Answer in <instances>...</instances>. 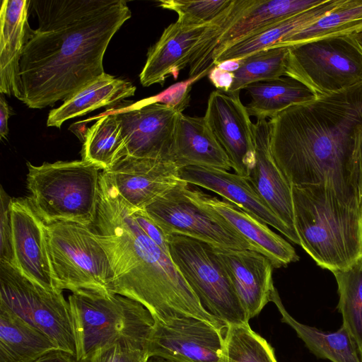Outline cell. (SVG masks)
Instances as JSON below:
<instances>
[{
    "label": "cell",
    "instance_id": "cell-22",
    "mask_svg": "<svg viewBox=\"0 0 362 362\" xmlns=\"http://www.w3.org/2000/svg\"><path fill=\"white\" fill-rule=\"evenodd\" d=\"M30 0H2L0 11V92L20 96L19 64L32 30Z\"/></svg>",
    "mask_w": 362,
    "mask_h": 362
},
{
    "label": "cell",
    "instance_id": "cell-16",
    "mask_svg": "<svg viewBox=\"0 0 362 362\" xmlns=\"http://www.w3.org/2000/svg\"><path fill=\"white\" fill-rule=\"evenodd\" d=\"M179 170L171 161L124 156L103 171L130 205L144 209L177 185Z\"/></svg>",
    "mask_w": 362,
    "mask_h": 362
},
{
    "label": "cell",
    "instance_id": "cell-1",
    "mask_svg": "<svg viewBox=\"0 0 362 362\" xmlns=\"http://www.w3.org/2000/svg\"><path fill=\"white\" fill-rule=\"evenodd\" d=\"M37 20L19 64L18 100L42 109L105 73L107 46L132 13L123 0H30Z\"/></svg>",
    "mask_w": 362,
    "mask_h": 362
},
{
    "label": "cell",
    "instance_id": "cell-41",
    "mask_svg": "<svg viewBox=\"0 0 362 362\" xmlns=\"http://www.w3.org/2000/svg\"><path fill=\"white\" fill-rule=\"evenodd\" d=\"M11 114V110L7 103L3 93L0 96V137L6 139L8 133V120Z\"/></svg>",
    "mask_w": 362,
    "mask_h": 362
},
{
    "label": "cell",
    "instance_id": "cell-35",
    "mask_svg": "<svg viewBox=\"0 0 362 362\" xmlns=\"http://www.w3.org/2000/svg\"><path fill=\"white\" fill-rule=\"evenodd\" d=\"M12 199L1 186L0 189V261L14 265L10 206Z\"/></svg>",
    "mask_w": 362,
    "mask_h": 362
},
{
    "label": "cell",
    "instance_id": "cell-24",
    "mask_svg": "<svg viewBox=\"0 0 362 362\" xmlns=\"http://www.w3.org/2000/svg\"><path fill=\"white\" fill-rule=\"evenodd\" d=\"M55 350L47 335L0 303V362H35Z\"/></svg>",
    "mask_w": 362,
    "mask_h": 362
},
{
    "label": "cell",
    "instance_id": "cell-43",
    "mask_svg": "<svg viewBox=\"0 0 362 362\" xmlns=\"http://www.w3.org/2000/svg\"><path fill=\"white\" fill-rule=\"evenodd\" d=\"M244 61L242 59H230L216 64L215 66L218 68L231 73H234L239 69Z\"/></svg>",
    "mask_w": 362,
    "mask_h": 362
},
{
    "label": "cell",
    "instance_id": "cell-29",
    "mask_svg": "<svg viewBox=\"0 0 362 362\" xmlns=\"http://www.w3.org/2000/svg\"><path fill=\"white\" fill-rule=\"evenodd\" d=\"M360 31L362 0H337L334 7L315 22L271 47H290L327 37L351 35Z\"/></svg>",
    "mask_w": 362,
    "mask_h": 362
},
{
    "label": "cell",
    "instance_id": "cell-36",
    "mask_svg": "<svg viewBox=\"0 0 362 362\" xmlns=\"http://www.w3.org/2000/svg\"><path fill=\"white\" fill-rule=\"evenodd\" d=\"M146 349L115 344L96 351L88 362H148Z\"/></svg>",
    "mask_w": 362,
    "mask_h": 362
},
{
    "label": "cell",
    "instance_id": "cell-19",
    "mask_svg": "<svg viewBox=\"0 0 362 362\" xmlns=\"http://www.w3.org/2000/svg\"><path fill=\"white\" fill-rule=\"evenodd\" d=\"M254 131L255 161L247 178L271 210L297 233L291 185L276 165L270 149L269 121L257 119Z\"/></svg>",
    "mask_w": 362,
    "mask_h": 362
},
{
    "label": "cell",
    "instance_id": "cell-11",
    "mask_svg": "<svg viewBox=\"0 0 362 362\" xmlns=\"http://www.w3.org/2000/svg\"><path fill=\"white\" fill-rule=\"evenodd\" d=\"M189 186L180 180L144 210L168 236L182 235L214 246L255 251L220 216L197 201L190 194Z\"/></svg>",
    "mask_w": 362,
    "mask_h": 362
},
{
    "label": "cell",
    "instance_id": "cell-31",
    "mask_svg": "<svg viewBox=\"0 0 362 362\" xmlns=\"http://www.w3.org/2000/svg\"><path fill=\"white\" fill-rule=\"evenodd\" d=\"M338 286V310L343 325L362 350V258L346 269L333 272Z\"/></svg>",
    "mask_w": 362,
    "mask_h": 362
},
{
    "label": "cell",
    "instance_id": "cell-32",
    "mask_svg": "<svg viewBox=\"0 0 362 362\" xmlns=\"http://www.w3.org/2000/svg\"><path fill=\"white\" fill-rule=\"evenodd\" d=\"M218 362H277L273 348L248 324L228 325Z\"/></svg>",
    "mask_w": 362,
    "mask_h": 362
},
{
    "label": "cell",
    "instance_id": "cell-39",
    "mask_svg": "<svg viewBox=\"0 0 362 362\" xmlns=\"http://www.w3.org/2000/svg\"><path fill=\"white\" fill-rule=\"evenodd\" d=\"M352 159L356 178L358 205L362 217V126L355 135Z\"/></svg>",
    "mask_w": 362,
    "mask_h": 362
},
{
    "label": "cell",
    "instance_id": "cell-9",
    "mask_svg": "<svg viewBox=\"0 0 362 362\" xmlns=\"http://www.w3.org/2000/svg\"><path fill=\"white\" fill-rule=\"evenodd\" d=\"M286 76L315 96L338 91L362 82V51L351 35L290 46Z\"/></svg>",
    "mask_w": 362,
    "mask_h": 362
},
{
    "label": "cell",
    "instance_id": "cell-13",
    "mask_svg": "<svg viewBox=\"0 0 362 362\" xmlns=\"http://www.w3.org/2000/svg\"><path fill=\"white\" fill-rule=\"evenodd\" d=\"M121 129L124 156L172 162L180 112L159 103H146L112 112Z\"/></svg>",
    "mask_w": 362,
    "mask_h": 362
},
{
    "label": "cell",
    "instance_id": "cell-2",
    "mask_svg": "<svg viewBox=\"0 0 362 362\" xmlns=\"http://www.w3.org/2000/svg\"><path fill=\"white\" fill-rule=\"evenodd\" d=\"M269 122L271 152L290 185L325 186L361 214L352 158L362 82L292 105Z\"/></svg>",
    "mask_w": 362,
    "mask_h": 362
},
{
    "label": "cell",
    "instance_id": "cell-12",
    "mask_svg": "<svg viewBox=\"0 0 362 362\" xmlns=\"http://www.w3.org/2000/svg\"><path fill=\"white\" fill-rule=\"evenodd\" d=\"M227 328L192 317L156 321L147 352L184 362H218Z\"/></svg>",
    "mask_w": 362,
    "mask_h": 362
},
{
    "label": "cell",
    "instance_id": "cell-45",
    "mask_svg": "<svg viewBox=\"0 0 362 362\" xmlns=\"http://www.w3.org/2000/svg\"><path fill=\"white\" fill-rule=\"evenodd\" d=\"M354 40L356 42L358 47L362 51V31L354 33L351 35Z\"/></svg>",
    "mask_w": 362,
    "mask_h": 362
},
{
    "label": "cell",
    "instance_id": "cell-40",
    "mask_svg": "<svg viewBox=\"0 0 362 362\" xmlns=\"http://www.w3.org/2000/svg\"><path fill=\"white\" fill-rule=\"evenodd\" d=\"M209 79L217 90L228 92L234 81V74L214 66L209 72Z\"/></svg>",
    "mask_w": 362,
    "mask_h": 362
},
{
    "label": "cell",
    "instance_id": "cell-26",
    "mask_svg": "<svg viewBox=\"0 0 362 362\" xmlns=\"http://www.w3.org/2000/svg\"><path fill=\"white\" fill-rule=\"evenodd\" d=\"M336 2L337 0H323L321 4L281 20L237 42L214 59V66L225 60L245 58L274 46L285 37L315 22L331 10Z\"/></svg>",
    "mask_w": 362,
    "mask_h": 362
},
{
    "label": "cell",
    "instance_id": "cell-14",
    "mask_svg": "<svg viewBox=\"0 0 362 362\" xmlns=\"http://www.w3.org/2000/svg\"><path fill=\"white\" fill-rule=\"evenodd\" d=\"M204 117L235 173L247 177L255 161V131L240 92H211Z\"/></svg>",
    "mask_w": 362,
    "mask_h": 362
},
{
    "label": "cell",
    "instance_id": "cell-30",
    "mask_svg": "<svg viewBox=\"0 0 362 362\" xmlns=\"http://www.w3.org/2000/svg\"><path fill=\"white\" fill-rule=\"evenodd\" d=\"M82 159L102 170L109 169L124 156V145L119 123L112 112L101 116L84 136Z\"/></svg>",
    "mask_w": 362,
    "mask_h": 362
},
{
    "label": "cell",
    "instance_id": "cell-37",
    "mask_svg": "<svg viewBox=\"0 0 362 362\" xmlns=\"http://www.w3.org/2000/svg\"><path fill=\"white\" fill-rule=\"evenodd\" d=\"M201 76L189 78L171 86L163 93L149 99L148 103H159L168 105L180 112H182L189 105L192 85Z\"/></svg>",
    "mask_w": 362,
    "mask_h": 362
},
{
    "label": "cell",
    "instance_id": "cell-23",
    "mask_svg": "<svg viewBox=\"0 0 362 362\" xmlns=\"http://www.w3.org/2000/svg\"><path fill=\"white\" fill-rule=\"evenodd\" d=\"M172 162L179 168L201 166L229 171L232 167L226 152L204 117L180 112L172 150Z\"/></svg>",
    "mask_w": 362,
    "mask_h": 362
},
{
    "label": "cell",
    "instance_id": "cell-20",
    "mask_svg": "<svg viewBox=\"0 0 362 362\" xmlns=\"http://www.w3.org/2000/svg\"><path fill=\"white\" fill-rule=\"evenodd\" d=\"M213 23L187 26L177 20L165 28L157 42L148 49L139 75L141 85L148 87L163 84L170 76L176 79L180 71L189 65L206 30Z\"/></svg>",
    "mask_w": 362,
    "mask_h": 362
},
{
    "label": "cell",
    "instance_id": "cell-42",
    "mask_svg": "<svg viewBox=\"0 0 362 362\" xmlns=\"http://www.w3.org/2000/svg\"><path fill=\"white\" fill-rule=\"evenodd\" d=\"M35 362H77L75 357L62 350L53 351Z\"/></svg>",
    "mask_w": 362,
    "mask_h": 362
},
{
    "label": "cell",
    "instance_id": "cell-33",
    "mask_svg": "<svg viewBox=\"0 0 362 362\" xmlns=\"http://www.w3.org/2000/svg\"><path fill=\"white\" fill-rule=\"evenodd\" d=\"M288 47H271L245 58L234 72V81L228 92H240L248 85L286 76Z\"/></svg>",
    "mask_w": 362,
    "mask_h": 362
},
{
    "label": "cell",
    "instance_id": "cell-5",
    "mask_svg": "<svg viewBox=\"0 0 362 362\" xmlns=\"http://www.w3.org/2000/svg\"><path fill=\"white\" fill-rule=\"evenodd\" d=\"M77 362L115 344L146 349L155 319L139 302L114 293H72L69 296Z\"/></svg>",
    "mask_w": 362,
    "mask_h": 362
},
{
    "label": "cell",
    "instance_id": "cell-25",
    "mask_svg": "<svg viewBox=\"0 0 362 362\" xmlns=\"http://www.w3.org/2000/svg\"><path fill=\"white\" fill-rule=\"evenodd\" d=\"M135 91L136 87L132 83L104 73L64 101L59 107L50 110L47 126L60 128L68 119L115 104L133 96Z\"/></svg>",
    "mask_w": 362,
    "mask_h": 362
},
{
    "label": "cell",
    "instance_id": "cell-34",
    "mask_svg": "<svg viewBox=\"0 0 362 362\" xmlns=\"http://www.w3.org/2000/svg\"><path fill=\"white\" fill-rule=\"evenodd\" d=\"M233 1L163 0L158 1V6L175 11L185 25L199 26L216 21Z\"/></svg>",
    "mask_w": 362,
    "mask_h": 362
},
{
    "label": "cell",
    "instance_id": "cell-21",
    "mask_svg": "<svg viewBox=\"0 0 362 362\" xmlns=\"http://www.w3.org/2000/svg\"><path fill=\"white\" fill-rule=\"evenodd\" d=\"M190 194L220 216L255 249L267 257L274 268L299 260L291 245L272 231L266 223L225 199L211 197L189 186Z\"/></svg>",
    "mask_w": 362,
    "mask_h": 362
},
{
    "label": "cell",
    "instance_id": "cell-17",
    "mask_svg": "<svg viewBox=\"0 0 362 362\" xmlns=\"http://www.w3.org/2000/svg\"><path fill=\"white\" fill-rule=\"evenodd\" d=\"M226 270L248 320L271 301L274 286L272 262L250 250H234L211 245Z\"/></svg>",
    "mask_w": 362,
    "mask_h": 362
},
{
    "label": "cell",
    "instance_id": "cell-10",
    "mask_svg": "<svg viewBox=\"0 0 362 362\" xmlns=\"http://www.w3.org/2000/svg\"><path fill=\"white\" fill-rule=\"evenodd\" d=\"M0 303L47 335L59 350L76 357L69 301L63 292L49 291L0 261Z\"/></svg>",
    "mask_w": 362,
    "mask_h": 362
},
{
    "label": "cell",
    "instance_id": "cell-15",
    "mask_svg": "<svg viewBox=\"0 0 362 362\" xmlns=\"http://www.w3.org/2000/svg\"><path fill=\"white\" fill-rule=\"evenodd\" d=\"M11 218L14 267L44 288L58 290L50 261L46 223L37 214L28 199H12Z\"/></svg>",
    "mask_w": 362,
    "mask_h": 362
},
{
    "label": "cell",
    "instance_id": "cell-3",
    "mask_svg": "<svg viewBox=\"0 0 362 362\" xmlns=\"http://www.w3.org/2000/svg\"><path fill=\"white\" fill-rule=\"evenodd\" d=\"M93 227L113 272V293L139 302L155 321L192 317L224 325L204 308L170 255L139 226L131 205L103 171Z\"/></svg>",
    "mask_w": 362,
    "mask_h": 362
},
{
    "label": "cell",
    "instance_id": "cell-18",
    "mask_svg": "<svg viewBox=\"0 0 362 362\" xmlns=\"http://www.w3.org/2000/svg\"><path fill=\"white\" fill-rule=\"evenodd\" d=\"M179 173L181 180L221 196L225 200L278 230L291 242L300 245L298 234L293 232L271 210L246 177L222 169L201 166L182 168Z\"/></svg>",
    "mask_w": 362,
    "mask_h": 362
},
{
    "label": "cell",
    "instance_id": "cell-7",
    "mask_svg": "<svg viewBox=\"0 0 362 362\" xmlns=\"http://www.w3.org/2000/svg\"><path fill=\"white\" fill-rule=\"evenodd\" d=\"M48 250L57 288L72 293H112L113 272L92 227L70 222L46 224Z\"/></svg>",
    "mask_w": 362,
    "mask_h": 362
},
{
    "label": "cell",
    "instance_id": "cell-8",
    "mask_svg": "<svg viewBox=\"0 0 362 362\" xmlns=\"http://www.w3.org/2000/svg\"><path fill=\"white\" fill-rule=\"evenodd\" d=\"M170 256L204 308L226 325L248 324L226 270L211 245L182 235L168 236Z\"/></svg>",
    "mask_w": 362,
    "mask_h": 362
},
{
    "label": "cell",
    "instance_id": "cell-44",
    "mask_svg": "<svg viewBox=\"0 0 362 362\" xmlns=\"http://www.w3.org/2000/svg\"><path fill=\"white\" fill-rule=\"evenodd\" d=\"M148 362H184L175 359L165 358L162 356H151L148 358Z\"/></svg>",
    "mask_w": 362,
    "mask_h": 362
},
{
    "label": "cell",
    "instance_id": "cell-46",
    "mask_svg": "<svg viewBox=\"0 0 362 362\" xmlns=\"http://www.w3.org/2000/svg\"><path fill=\"white\" fill-rule=\"evenodd\" d=\"M360 356H361V361L362 362V350L359 351Z\"/></svg>",
    "mask_w": 362,
    "mask_h": 362
},
{
    "label": "cell",
    "instance_id": "cell-28",
    "mask_svg": "<svg viewBox=\"0 0 362 362\" xmlns=\"http://www.w3.org/2000/svg\"><path fill=\"white\" fill-rule=\"evenodd\" d=\"M245 89L250 97L247 110L250 116L257 119L272 118L292 105L316 97L303 83L288 76L256 82Z\"/></svg>",
    "mask_w": 362,
    "mask_h": 362
},
{
    "label": "cell",
    "instance_id": "cell-38",
    "mask_svg": "<svg viewBox=\"0 0 362 362\" xmlns=\"http://www.w3.org/2000/svg\"><path fill=\"white\" fill-rule=\"evenodd\" d=\"M131 211L134 220L145 234L164 252L169 254L168 236L162 228L144 209L131 205Z\"/></svg>",
    "mask_w": 362,
    "mask_h": 362
},
{
    "label": "cell",
    "instance_id": "cell-6",
    "mask_svg": "<svg viewBox=\"0 0 362 362\" xmlns=\"http://www.w3.org/2000/svg\"><path fill=\"white\" fill-rule=\"evenodd\" d=\"M28 198L46 224L70 222L92 227L97 217L100 168L81 160L27 163Z\"/></svg>",
    "mask_w": 362,
    "mask_h": 362
},
{
    "label": "cell",
    "instance_id": "cell-4",
    "mask_svg": "<svg viewBox=\"0 0 362 362\" xmlns=\"http://www.w3.org/2000/svg\"><path fill=\"white\" fill-rule=\"evenodd\" d=\"M300 245L316 264L333 272L362 258V217L323 185L291 186Z\"/></svg>",
    "mask_w": 362,
    "mask_h": 362
},
{
    "label": "cell",
    "instance_id": "cell-27",
    "mask_svg": "<svg viewBox=\"0 0 362 362\" xmlns=\"http://www.w3.org/2000/svg\"><path fill=\"white\" fill-rule=\"evenodd\" d=\"M271 301L281 314V321L296 332L315 356L332 362H361L356 342L343 325L335 332H324L296 321L285 309L276 288Z\"/></svg>",
    "mask_w": 362,
    "mask_h": 362
}]
</instances>
